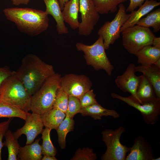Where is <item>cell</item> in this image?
<instances>
[{"label": "cell", "mask_w": 160, "mask_h": 160, "mask_svg": "<svg viewBox=\"0 0 160 160\" xmlns=\"http://www.w3.org/2000/svg\"><path fill=\"white\" fill-rule=\"evenodd\" d=\"M31 0H12V4L14 5L18 6L20 4H28Z\"/></svg>", "instance_id": "cell-37"}, {"label": "cell", "mask_w": 160, "mask_h": 160, "mask_svg": "<svg viewBox=\"0 0 160 160\" xmlns=\"http://www.w3.org/2000/svg\"><path fill=\"white\" fill-rule=\"evenodd\" d=\"M111 95L113 98L121 100L139 111L147 124H153L157 122L160 115V99L140 103L131 95L124 97L114 92Z\"/></svg>", "instance_id": "cell-9"}, {"label": "cell", "mask_w": 160, "mask_h": 160, "mask_svg": "<svg viewBox=\"0 0 160 160\" xmlns=\"http://www.w3.org/2000/svg\"><path fill=\"white\" fill-rule=\"evenodd\" d=\"M68 95L59 88L58 89L53 108L66 113L67 109Z\"/></svg>", "instance_id": "cell-30"}, {"label": "cell", "mask_w": 160, "mask_h": 160, "mask_svg": "<svg viewBox=\"0 0 160 160\" xmlns=\"http://www.w3.org/2000/svg\"><path fill=\"white\" fill-rule=\"evenodd\" d=\"M11 0L12 1V0Z\"/></svg>", "instance_id": "cell-43"}, {"label": "cell", "mask_w": 160, "mask_h": 160, "mask_svg": "<svg viewBox=\"0 0 160 160\" xmlns=\"http://www.w3.org/2000/svg\"><path fill=\"white\" fill-rule=\"evenodd\" d=\"M121 33L124 47L129 53L134 55L144 47L152 45L155 36L149 28L137 25L126 28Z\"/></svg>", "instance_id": "cell-6"}, {"label": "cell", "mask_w": 160, "mask_h": 160, "mask_svg": "<svg viewBox=\"0 0 160 160\" xmlns=\"http://www.w3.org/2000/svg\"><path fill=\"white\" fill-rule=\"evenodd\" d=\"M5 140L4 143L6 146L8 151V160H17L20 145L18 139L14 136L12 131L8 129L5 135Z\"/></svg>", "instance_id": "cell-28"}, {"label": "cell", "mask_w": 160, "mask_h": 160, "mask_svg": "<svg viewBox=\"0 0 160 160\" xmlns=\"http://www.w3.org/2000/svg\"><path fill=\"white\" fill-rule=\"evenodd\" d=\"M74 121L66 115L64 120L56 129L58 137V142L61 149L66 147V138L67 134L73 131L74 128Z\"/></svg>", "instance_id": "cell-25"}, {"label": "cell", "mask_w": 160, "mask_h": 160, "mask_svg": "<svg viewBox=\"0 0 160 160\" xmlns=\"http://www.w3.org/2000/svg\"><path fill=\"white\" fill-rule=\"evenodd\" d=\"M152 45L154 47L160 48V37H154Z\"/></svg>", "instance_id": "cell-38"}, {"label": "cell", "mask_w": 160, "mask_h": 160, "mask_svg": "<svg viewBox=\"0 0 160 160\" xmlns=\"http://www.w3.org/2000/svg\"><path fill=\"white\" fill-rule=\"evenodd\" d=\"M154 65L158 69H160V58L159 59Z\"/></svg>", "instance_id": "cell-41"}, {"label": "cell", "mask_w": 160, "mask_h": 160, "mask_svg": "<svg viewBox=\"0 0 160 160\" xmlns=\"http://www.w3.org/2000/svg\"><path fill=\"white\" fill-rule=\"evenodd\" d=\"M125 131L124 128L121 126L115 130L107 129L101 132L102 140L107 147L105 152L101 156V160H125L130 147L120 142L121 136Z\"/></svg>", "instance_id": "cell-7"}, {"label": "cell", "mask_w": 160, "mask_h": 160, "mask_svg": "<svg viewBox=\"0 0 160 160\" xmlns=\"http://www.w3.org/2000/svg\"><path fill=\"white\" fill-rule=\"evenodd\" d=\"M12 119L9 118L7 121L0 123V160H2L1 149L4 145V143L2 142L3 138L8 129L9 124Z\"/></svg>", "instance_id": "cell-34"}, {"label": "cell", "mask_w": 160, "mask_h": 160, "mask_svg": "<svg viewBox=\"0 0 160 160\" xmlns=\"http://www.w3.org/2000/svg\"><path fill=\"white\" fill-rule=\"evenodd\" d=\"M136 72L142 73L153 86L156 97L160 99V69L154 64L135 67Z\"/></svg>", "instance_id": "cell-18"}, {"label": "cell", "mask_w": 160, "mask_h": 160, "mask_svg": "<svg viewBox=\"0 0 160 160\" xmlns=\"http://www.w3.org/2000/svg\"><path fill=\"white\" fill-rule=\"evenodd\" d=\"M25 121L23 126L13 134L17 139L23 134L25 135L26 137V145H28L33 143L37 136L41 133L44 125L41 115L34 113H30Z\"/></svg>", "instance_id": "cell-13"}, {"label": "cell", "mask_w": 160, "mask_h": 160, "mask_svg": "<svg viewBox=\"0 0 160 160\" xmlns=\"http://www.w3.org/2000/svg\"><path fill=\"white\" fill-rule=\"evenodd\" d=\"M45 5V12L48 15H51L56 23V30L59 34H66L69 33L68 28L64 21L62 10L58 0H43Z\"/></svg>", "instance_id": "cell-15"}, {"label": "cell", "mask_w": 160, "mask_h": 160, "mask_svg": "<svg viewBox=\"0 0 160 160\" xmlns=\"http://www.w3.org/2000/svg\"><path fill=\"white\" fill-rule=\"evenodd\" d=\"M31 97L15 71L5 79L0 87V100L26 112L31 110Z\"/></svg>", "instance_id": "cell-3"}, {"label": "cell", "mask_w": 160, "mask_h": 160, "mask_svg": "<svg viewBox=\"0 0 160 160\" xmlns=\"http://www.w3.org/2000/svg\"><path fill=\"white\" fill-rule=\"evenodd\" d=\"M125 160H154L155 158L151 147L141 136L134 140Z\"/></svg>", "instance_id": "cell-14"}, {"label": "cell", "mask_w": 160, "mask_h": 160, "mask_svg": "<svg viewBox=\"0 0 160 160\" xmlns=\"http://www.w3.org/2000/svg\"><path fill=\"white\" fill-rule=\"evenodd\" d=\"M13 71L8 66L0 67V87L4 81L11 75Z\"/></svg>", "instance_id": "cell-35"}, {"label": "cell", "mask_w": 160, "mask_h": 160, "mask_svg": "<svg viewBox=\"0 0 160 160\" xmlns=\"http://www.w3.org/2000/svg\"><path fill=\"white\" fill-rule=\"evenodd\" d=\"M136 25L146 28L152 27L154 32H158L160 30V8L148 14L146 17L140 19Z\"/></svg>", "instance_id": "cell-26"}, {"label": "cell", "mask_w": 160, "mask_h": 160, "mask_svg": "<svg viewBox=\"0 0 160 160\" xmlns=\"http://www.w3.org/2000/svg\"><path fill=\"white\" fill-rule=\"evenodd\" d=\"M81 109L79 99L75 97L68 96V103L65 113L66 115L73 119L76 114L80 113Z\"/></svg>", "instance_id": "cell-32"}, {"label": "cell", "mask_w": 160, "mask_h": 160, "mask_svg": "<svg viewBox=\"0 0 160 160\" xmlns=\"http://www.w3.org/2000/svg\"><path fill=\"white\" fill-rule=\"evenodd\" d=\"M136 95L140 103L159 99L156 97L153 86L143 75L137 90Z\"/></svg>", "instance_id": "cell-22"}, {"label": "cell", "mask_w": 160, "mask_h": 160, "mask_svg": "<svg viewBox=\"0 0 160 160\" xmlns=\"http://www.w3.org/2000/svg\"><path fill=\"white\" fill-rule=\"evenodd\" d=\"M97 157L92 149L89 148H79L71 159V160H96Z\"/></svg>", "instance_id": "cell-31"}, {"label": "cell", "mask_w": 160, "mask_h": 160, "mask_svg": "<svg viewBox=\"0 0 160 160\" xmlns=\"http://www.w3.org/2000/svg\"><path fill=\"white\" fill-rule=\"evenodd\" d=\"M80 113L83 116H89L95 120H101L103 116H111L115 119L120 116L116 110L106 109L98 103L81 108Z\"/></svg>", "instance_id": "cell-19"}, {"label": "cell", "mask_w": 160, "mask_h": 160, "mask_svg": "<svg viewBox=\"0 0 160 160\" xmlns=\"http://www.w3.org/2000/svg\"><path fill=\"white\" fill-rule=\"evenodd\" d=\"M61 77L57 73L52 75L31 96V111L32 113L41 115L53 108Z\"/></svg>", "instance_id": "cell-4"}, {"label": "cell", "mask_w": 160, "mask_h": 160, "mask_svg": "<svg viewBox=\"0 0 160 160\" xmlns=\"http://www.w3.org/2000/svg\"><path fill=\"white\" fill-rule=\"evenodd\" d=\"M7 19L13 22L20 32L36 36L46 30L49 19L45 11L28 8L11 7L3 10Z\"/></svg>", "instance_id": "cell-2"}, {"label": "cell", "mask_w": 160, "mask_h": 160, "mask_svg": "<svg viewBox=\"0 0 160 160\" xmlns=\"http://www.w3.org/2000/svg\"><path fill=\"white\" fill-rule=\"evenodd\" d=\"M69 0H58L60 8L62 11L63 9L65 4Z\"/></svg>", "instance_id": "cell-40"}, {"label": "cell", "mask_w": 160, "mask_h": 160, "mask_svg": "<svg viewBox=\"0 0 160 160\" xmlns=\"http://www.w3.org/2000/svg\"><path fill=\"white\" fill-rule=\"evenodd\" d=\"M147 0H130L129 6L126 9V12H131L138 7H140Z\"/></svg>", "instance_id": "cell-36"}, {"label": "cell", "mask_w": 160, "mask_h": 160, "mask_svg": "<svg viewBox=\"0 0 160 160\" xmlns=\"http://www.w3.org/2000/svg\"><path fill=\"white\" fill-rule=\"evenodd\" d=\"M76 46L78 51L84 52V57L87 64L97 71L103 70L108 76H111L114 67L107 57L103 40L101 37L99 36L91 45L78 42Z\"/></svg>", "instance_id": "cell-5"}, {"label": "cell", "mask_w": 160, "mask_h": 160, "mask_svg": "<svg viewBox=\"0 0 160 160\" xmlns=\"http://www.w3.org/2000/svg\"><path fill=\"white\" fill-rule=\"evenodd\" d=\"M135 67L134 63L129 64L125 71L121 75H118L115 81L118 88L124 92L130 93L133 99L138 102L136 92L140 83L142 75L136 76Z\"/></svg>", "instance_id": "cell-12"}, {"label": "cell", "mask_w": 160, "mask_h": 160, "mask_svg": "<svg viewBox=\"0 0 160 160\" xmlns=\"http://www.w3.org/2000/svg\"><path fill=\"white\" fill-rule=\"evenodd\" d=\"M114 18L111 21H106L99 30L97 34L103 39L105 50L120 37L121 27L128 19L131 13L127 14L126 8L122 3L119 4Z\"/></svg>", "instance_id": "cell-8"}, {"label": "cell", "mask_w": 160, "mask_h": 160, "mask_svg": "<svg viewBox=\"0 0 160 160\" xmlns=\"http://www.w3.org/2000/svg\"><path fill=\"white\" fill-rule=\"evenodd\" d=\"M51 129L45 127L41 134L42 143L41 145L42 155L55 156L57 151L51 140L50 133Z\"/></svg>", "instance_id": "cell-29"}, {"label": "cell", "mask_w": 160, "mask_h": 160, "mask_svg": "<svg viewBox=\"0 0 160 160\" xmlns=\"http://www.w3.org/2000/svg\"><path fill=\"white\" fill-rule=\"evenodd\" d=\"M95 97L93 89H90L83 94L79 98L81 108L97 103Z\"/></svg>", "instance_id": "cell-33"}, {"label": "cell", "mask_w": 160, "mask_h": 160, "mask_svg": "<svg viewBox=\"0 0 160 160\" xmlns=\"http://www.w3.org/2000/svg\"><path fill=\"white\" fill-rule=\"evenodd\" d=\"M41 160H57L55 156L48 155H44L42 157Z\"/></svg>", "instance_id": "cell-39"}, {"label": "cell", "mask_w": 160, "mask_h": 160, "mask_svg": "<svg viewBox=\"0 0 160 160\" xmlns=\"http://www.w3.org/2000/svg\"><path fill=\"white\" fill-rule=\"evenodd\" d=\"M160 5V2L155 0H147L145 1L137 10L131 12L130 16L121 27V32L129 27L136 25L143 16Z\"/></svg>", "instance_id": "cell-16"}, {"label": "cell", "mask_w": 160, "mask_h": 160, "mask_svg": "<svg viewBox=\"0 0 160 160\" xmlns=\"http://www.w3.org/2000/svg\"><path fill=\"white\" fill-rule=\"evenodd\" d=\"M79 0H69L64 5L62 11L64 22L75 30L78 28L80 23L78 20Z\"/></svg>", "instance_id": "cell-17"}, {"label": "cell", "mask_w": 160, "mask_h": 160, "mask_svg": "<svg viewBox=\"0 0 160 160\" xmlns=\"http://www.w3.org/2000/svg\"><path fill=\"white\" fill-rule=\"evenodd\" d=\"M30 114L16 106L0 100V118L17 117L25 120Z\"/></svg>", "instance_id": "cell-24"}, {"label": "cell", "mask_w": 160, "mask_h": 160, "mask_svg": "<svg viewBox=\"0 0 160 160\" xmlns=\"http://www.w3.org/2000/svg\"><path fill=\"white\" fill-rule=\"evenodd\" d=\"M65 116V113L53 108L41 115L44 126L56 130Z\"/></svg>", "instance_id": "cell-23"}, {"label": "cell", "mask_w": 160, "mask_h": 160, "mask_svg": "<svg viewBox=\"0 0 160 160\" xmlns=\"http://www.w3.org/2000/svg\"><path fill=\"white\" fill-rule=\"evenodd\" d=\"M92 86V82L86 76L70 73L61 77L59 88L68 96L79 99L91 89Z\"/></svg>", "instance_id": "cell-10"}, {"label": "cell", "mask_w": 160, "mask_h": 160, "mask_svg": "<svg viewBox=\"0 0 160 160\" xmlns=\"http://www.w3.org/2000/svg\"><path fill=\"white\" fill-rule=\"evenodd\" d=\"M79 11L81 21L78 28L79 34L81 36H89L99 20L100 14L92 0H79Z\"/></svg>", "instance_id": "cell-11"}, {"label": "cell", "mask_w": 160, "mask_h": 160, "mask_svg": "<svg viewBox=\"0 0 160 160\" xmlns=\"http://www.w3.org/2000/svg\"><path fill=\"white\" fill-rule=\"evenodd\" d=\"M40 138L36 139L32 143L20 147L18 156L20 160H41L42 158Z\"/></svg>", "instance_id": "cell-21"}, {"label": "cell", "mask_w": 160, "mask_h": 160, "mask_svg": "<svg viewBox=\"0 0 160 160\" xmlns=\"http://www.w3.org/2000/svg\"><path fill=\"white\" fill-rule=\"evenodd\" d=\"M15 71L31 96L49 77L55 73L52 65L33 54H28L22 59L20 67Z\"/></svg>", "instance_id": "cell-1"}, {"label": "cell", "mask_w": 160, "mask_h": 160, "mask_svg": "<svg viewBox=\"0 0 160 160\" xmlns=\"http://www.w3.org/2000/svg\"><path fill=\"white\" fill-rule=\"evenodd\" d=\"M160 160V158L159 157L156 158H155L154 160Z\"/></svg>", "instance_id": "cell-42"}, {"label": "cell", "mask_w": 160, "mask_h": 160, "mask_svg": "<svg viewBox=\"0 0 160 160\" xmlns=\"http://www.w3.org/2000/svg\"><path fill=\"white\" fill-rule=\"evenodd\" d=\"M137 63L143 65L154 64L160 58V48L152 46H146L135 54Z\"/></svg>", "instance_id": "cell-20"}, {"label": "cell", "mask_w": 160, "mask_h": 160, "mask_svg": "<svg viewBox=\"0 0 160 160\" xmlns=\"http://www.w3.org/2000/svg\"><path fill=\"white\" fill-rule=\"evenodd\" d=\"M93 3L99 13L107 14L109 12H115L119 5L127 0H92Z\"/></svg>", "instance_id": "cell-27"}]
</instances>
